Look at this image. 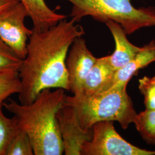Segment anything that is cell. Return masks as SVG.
Returning a JSON list of instances; mask_svg holds the SVG:
<instances>
[{"label":"cell","instance_id":"cell-1","mask_svg":"<svg viewBox=\"0 0 155 155\" xmlns=\"http://www.w3.org/2000/svg\"><path fill=\"white\" fill-rule=\"evenodd\" d=\"M85 32L82 26L72 20H61L44 31L33 28L27 45V52L18 72L21 90V104H29L45 89L69 91L67 56L71 45Z\"/></svg>","mask_w":155,"mask_h":155},{"label":"cell","instance_id":"cell-2","mask_svg":"<svg viewBox=\"0 0 155 155\" xmlns=\"http://www.w3.org/2000/svg\"><path fill=\"white\" fill-rule=\"evenodd\" d=\"M66 97L64 89H45L31 104H22L12 99L3 104L15 118L18 127L28 134L34 155L64 153L56 114Z\"/></svg>","mask_w":155,"mask_h":155},{"label":"cell","instance_id":"cell-3","mask_svg":"<svg viewBox=\"0 0 155 155\" xmlns=\"http://www.w3.org/2000/svg\"><path fill=\"white\" fill-rule=\"evenodd\" d=\"M64 104L70 106L84 129H91L95 124L111 121L127 129L137 115L127 87H118L92 95H66Z\"/></svg>","mask_w":155,"mask_h":155},{"label":"cell","instance_id":"cell-4","mask_svg":"<svg viewBox=\"0 0 155 155\" xmlns=\"http://www.w3.org/2000/svg\"><path fill=\"white\" fill-rule=\"evenodd\" d=\"M72 5L70 17L76 22L91 17L101 22L119 24L127 35L139 29L155 26V8H136L132 0H66Z\"/></svg>","mask_w":155,"mask_h":155},{"label":"cell","instance_id":"cell-5","mask_svg":"<svg viewBox=\"0 0 155 155\" xmlns=\"http://www.w3.org/2000/svg\"><path fill=\"white\" fill-rule=\"evenodd\" d=\"M92 138L83 145L82 155H155L129 143L117 132L114 121H104L92 127Z\"/></svg>","mask_w":155,"mask_h":155},{"label":"cell","instance_id":"cell-6","mask_svg":"<svg viewBox=\"0 0 155 155\" xmlns=\"http://www.w3.org/2000/svg\"><path fill=\"white\" fill-rule=\"evenodd\" d=\"M27 16L28 11L21 1L0 14V39L22 60L27 55L28 40L33 32V29L25 25Z\"/></svg>","mask_w":155,"mask_h":155},{"label":"cell","instance_id":"cell-7","mask_svg":"<svg viewBox=\"0 0 155 155\" xmlns=\"http://www.w3.org/2000/svg\"><path fill=\"white\" fill-rule=\"evenodd\" d=\"M97 59L89 50L82 36L75 39L68 51L66 61L69 91L74 95L83 94L85 78Z\"/></svg>","mask_w":155,"mask_h":155},{"label":"cell","instance_id":"cell-8","mask_svg":"<svg viewBox=\"0 0 155 155\" xmlns=\"http://www.w3.org/2000/svg\"><path fill=\"white\" fill-rule=\"evenodd\" d=\"M64 153L82 155L83 145L92 138V129L86 130L80 125L77 114L70 106L63 104L56 114Z\"/></svg>","mask_w":155,"mask_h":155},{"label":"cell","instance_id":"cell-9","mask_svg":"<svg viewBox=\"0 0 155 155\" xmlns=\"http://www.w3.org/2000/svg\"><path fill=\"white\" fill-rule=\"evenodd\" d=\"M154 61L155 41L152 40L148 44L141 47V50L125 66L116 71L109 83L101 93L118 87H127L132 78L137 75L139 70Z\"/></svg>","mask_w":155,"mask_h":155},{"label":"cell","instance_id":"cell-10","mask_svg":"<svg viewBox=\"0 0 155 155\" xmlns=\"http://www.w3.org/2000/svg\"><path fill=\"white\" fill-rule=\"evenodd\" d=\"M114 40L115 49L110 55H107L111 66L114 71L125 66L141 49V47L131 43L127 34L122 27L113 21L105 22Z\"/></svg>","mask_w":155,"mask_h":155},{"label":"cell","instance_id":"cell-11","mask_svg":"<svg viewBox=\"0 0 155 155\" xmlns=\"http://www.w3.org/2000/svg\"><path fill=\"white\" fill-rule=\"evenodd\" d=\"M115 72L111 66L107 56L97 58L85 78L83 94L92 95L100 93L109 83Z\"/></svg>","mask_w":155,"mask_h":155},{"label":"cell","instance_id":"cell-12","mask_svg":"<svg viewBox=\"0 0 155 155\" xmlns=\"http://www.w3.org/2000/svg\"><path fill=\"white\" fill-rule=\"evenodd\" d=\"M25 5L28 16L32 21L33 29L44 31L55 26L67 16L52 10L45 0H20Z\"/></svg>","mask_w":155,"mask_h":155},{"label":"cell","instance_id":"cell-13","mask_svg":"<svg viewBox=\"0 0 155 155\" xmlns=\"http://www.w3.org/2000/svg\"><path fill=\"white\" fill-rule=\"evenodd\" d=\"M133 124L147 143L155 145V109H146L137 113Z\"/></svg>","mask_w":155,"mask_h":155},{"label":"cell","instance_id":"cell-14","mask_svg":"<svg viewBox=\"0 0 155 155\" xmlns=\"http://www.w3.org/2000/svg\"><path fill=\"white\" fill-rule=\"evenodd\" d=\"M21 90V83L18 71L0 72V104H3L12 95L19 94Z\"/></svg>","mask_w":155,"mask_h":155},{"label":"cell","instance_id":"cell-15","mask_svg":"<svg viewBox=\"0 0 155 155\" xmlns=\"http://www.w3.org/2000/svg\"><path fill=\"white\" fill-rule=\"evenodd\" d=\"M5 155H35L33 146L28 134L18 129L6 147Z\"/></svg>","mask_w":155,"mask_h":155},{"label":"cell","instance_id":"cell-16","mask_svg":"<svg viewBox=\"0 0 155 155\" xmlns=\"http://www.w3.org/2000/svg\"><path fill=\"white\" fill-rule=\"evenodd\" d=\"M2 107L3 104H0V155H5L10 140L19 129L15 118L6 116Z\"/></svg>","mask_w":155,"mask_h":155},{"label":"cell","instance_id":"cell-17","mask_svg":"<svg viewBox=\"0 0 155 155\" xmlns=\"http://www.w3.org/2000/svg\"><path fill=\"white\" fill-rule=\"evenodd\" d=\"M22 60L0 39V72L15 70L18 71Z\"/></svg>","mask_w":155,"mask_h":155},{"label":"cell","instance_id":"cell-18","mask_svg":"<svg viewBox=\"0 0 155 155\" xmlns=\"http://www.w3.org/2000/svg\"><path fill=\"white\" fill-rule=\"evenodd\" d=\"M139 89L144 97L146 109H155V76L144 77L139 80Z\"/></svg>","mask_w":155,"mask_h":155},{"label":"cell","instance_id":"cell-19","mask_svg":"<svg viewBox=\"0 0 155 155\" xmlns=\"http://www.w3.org/2000/svg\"><path fill=\"white\" fill-rule=\"evenodd\" d=\"M20 0H0V14L19 2Z\"/></svg>","mask_w":155,"mask_h":155}]
</instances>
